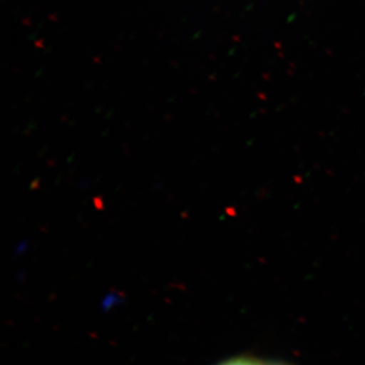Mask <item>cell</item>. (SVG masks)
<instances>
[{"instance_id": "2", "label": "cell", "mask_w": 365, "mask_h": 365, "mask_svg": "<svg viewBox=\"0 0 365 365\" xmlns=\"http://www.w3.org/2000/svg\"><path fill=\"white\" fill-rule=\"evenodd\" d=\"M266 365H283V364H266Z\"/></svg>"}, {"instance_id": "1", "label": "cell", "mask_w": 365, "mask_h": 365, "mask_svg": "<svg viewBox=\"0 0 365 365\" xmlns=\"http://www.w3.org/2000/svg\"><path fill=\"white\" fill-rule=\"evenodd\" d=\"M220 365H266L262 364L259 360L251 359V357H239V359H234L228 360L225 364Z\"/></svg>"}]
</instances>
